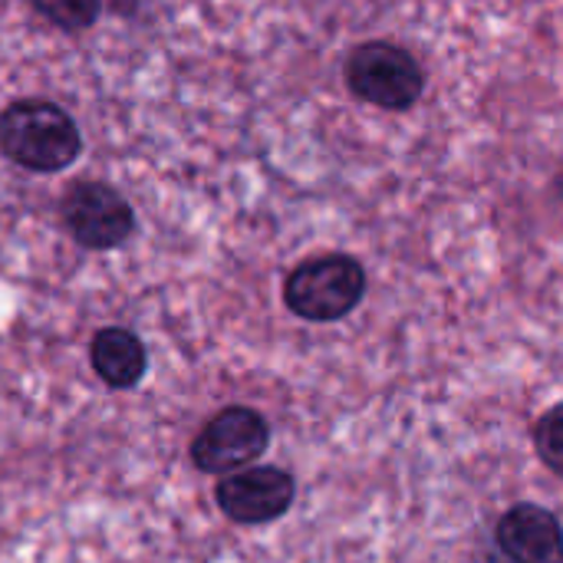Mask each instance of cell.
I'll return each mask as SVG.
<instances>
[{"instance_id":"obj_2","label":"cell","mask_w":563,"mask_h":563,"mask_svg":"<svg viewBox=\"0 0 563 563\" xmlns=\"http://www.w3.org/2000/svg\"><path fill=\"white\" fill-rule=\"evenodd\" d=\"M346 86L366 106L406 112L426 92V69L406 46L393 40H366L346 59Z\"/></svg>"},{"instance_id":"obj_3","label":"cell","mask_w":563,"mask_h":563,"mask_svg":"<svg viewBox=\"0 0 563 563\" xmlns=\"http://www.w3.org/2000/svg\"><path fill=\"white\" fill-rule=\"evenodd\" d=\"M366 294V271L350 254H320L290 271L284 284V303L290 313L310 323L343 320L360 307Z\"/></svg>"},{"instance_id":"obj_10","label":"cell","mask_w":563,"mask_h":563,"mask_svg":"<svg viewBox=\"0 0 563 563\" xmlns=\"http://www.w3.org/2000/svg\"><path fill=\"white\" fill-rule=\"evenodd\" d=\"M534 452L538 459L563 478V402L551 406L534 426Z\"/></svg>"},{"instance_id":"obj_7","label":"cell","mask_w":563,"mask_h":563,"mask_svg":"<svg viewBox=\"0 0 563 563\" xmlns=\"http://www.w3.org/2000/svg\"><path fill=\"white\" fill-rule=\"evenodd\" d=\"M498 548L511 563H563V528L541 505H515L498 521Z\"/></svg>"},{"instance_id":"obj_6","label":"cell","mask_w":563,"mask_h":563,"mask_svg":"<svg viewBox=\"0 0 563 563\" xmlns=\"http://www.w3.org/2000/svg\"><path fill=\"white\" fill-rule=\"evenodd\" d=\"M294 492V478L284 468L261 465L228 475L218 485V505L238 525H267L290 511Z\"/></svg>"},{"instance_id":"obj_8","label":"cell","mask_w":563,"mask_h":563,"mask_svg":"<svg viewBox=\"0 0 563 563\" xmlns=\"http://www.w3.org/2000/svg\"><path fill=\"white\" fill-rule=\"evenodd\" d=\"M89 360L109 389H132L145 373V346L132 330L122 327L99 330L89 346Z\"/></svg>"},{"instance_id":"obj_4","label":"cell","mask_w":563,"mask_h":563,"mask_svg":"<svg viewBox=\"0 0 563 563\" xmlns=\"http://www.w3.org/2000/svg\"><path fill=\"white\" fill-rule=\"evenodd\" d=\"M267 442H271V429L261 412L247 406H228L191 442V459L201 472L224 475L261 459L267 452Z\"/></svg>"},{"instance_id":"obj_5","label":"cell","mask_w":563,"mask_h":563,"mask_svg":"<svg viewBox=\"0 0 563 563\" xmlns=\"http://www.w3.org/2000/svg\"><path fill=\"white\" fill-rule=\"evenodd\" d=\"M63 221L69 234L89 251H112L129 241L135 228L132 205L106 181H79L63 198Z\"/></svg>"},{"instance_id":"obj_9","label":"cell","mask_w":563,"mask_h":563,"mask_svg":"<svg viewBox=\"0 0 563 563\" xmlns=\"http://www.w3.org/2000/svg\"><path fill=\"white\" fill-rule=\"evenodd\" d=\"M43 20H49L59 30H86L99 20L102 0H26Z\"/></svg>"},{"instance_id":"obj_1","label":"cell","mask_w":563,"mask_h":563,"mask_svg":"<svg viewBox=\"0 0 563 563\" xmlns=\"http://www.w3.org/2000/svg\"><path fill=\"white\" fill-rule=\"evenodd\" d=\"M79 148V125L56 102L20 99L0 112V152L26 172H63L76 162Z\"/></svg>"}]
</instances>
